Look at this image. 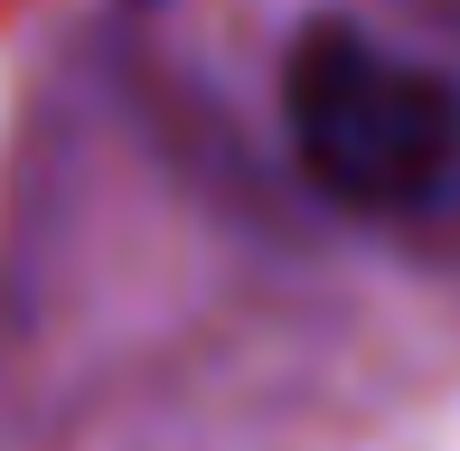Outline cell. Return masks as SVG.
Returning <instances> with one entry per match:
<instances>
[{
  "label": "cell",
  "mask_w": 460,
  "mask_h": 451,
  "mask_svg": "<svg viewBox=\"0 0 460 451\" xmlns=\"http://www.w3.org/2000/svg\"><path fill=\"white\" fill-rule=\"evenodd\" d=\"M282 122L310 189L358 217H413L460 179V85L348 19H320L291 48Z\"/></svg>",
  "instance_id": "obj_1"
}]
</instances>
